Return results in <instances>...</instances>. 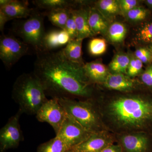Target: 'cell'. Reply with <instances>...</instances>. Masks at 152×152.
<instances>
[{"mask_svg": "<svg viewBox=\"0 0 152 152\" xmlns=\"http://www.w3.org/2000/svg\"><path fill=\"white\" fill-rule=\"evenodd\" d=\"M84 64L70 61L61 50L43 52L37 54L33 73L41 82L46 94L52 98H90L94 88Z\"/></svg>", "mask_w": 152, "mask_h": 152, "instance_id": "obj_1", "label": "cell"}, {"mask_svg": "<svg viewBox=\"0 0 152 152\" xmlns=\"http://www.w3.org/2000/svg\"><path fill=\"white\" fill-rule=\"evenodd\" d=\"M106 111L113 124L124 130L143 129L152 123V100L141 96L114 98Z\"/></svg>", "mask_w": 152, "mask_h": 152, "instance_id": "obj_2", "label": "cell"}, {"mask_svg": "<svg viewBox=\"0 0 152 152\" xmlns=\"http://www.w3.org/2000/svg\"><path fill=\"white\" fill-rule=\"evenodd\" d=\"M41 82L34 73L18 77L12 90V97L23 113L36 115L48 99Z\"/></svg>", "mask_w": 152, "mask_h": 152, "instance_id": "obj_3", "label": "cell"}, {"mask_svg": "<svg viewBox=\"0 0 152 152\" xmlns=\"http://www.w3.org/2000/svg\"><path fill=\"white\" fill-rule=\"evenodd\" d=\"M67 114L91 133L104 131L100 118L94 104L89 101H76L72 98L58 99Z\"/></svg>", "mask_w": 152, "mask_h": 152, "instance_id": "obj_4", "label": "cell"}, {"mask_svg": "<svg viewBox=\"0 0 152 152\" xmlns=\"http://www.w3.org/2000/svg\"><path fill=\"white\" fill-rule=\"evenodd\" d=\"M15 32L22 41L34 49L37 54L42 53L43 41L46 33L43 15L33 13L17 26Z\"/></svg>", "mask_w": 152, "mask_h": 152, "instance_id": "obj_5", "label": "cell"}, {"mask_svg": "<svg viewBox=\"0 0 152 152\" xmlns=\"http://www.w3.org/2000/svg\"><path fill=\"white\" fill-rule=\"evenodd\" d=\"M30 47L23 41L10 35H3L0 38V58L4 65L10 68L28 53Z\"/></svg>", "mask_w": 152, "mask_h": 152, "instance_id": "obj_6", "label": "cell"}, {"mask_svg": "<svg viewBox=\"0 0 152 152\" xmlns=\"http://www.w3.org/2000/svg\"><path fill=\"white\" fill-rule=\"evenodd\" d=\"M39 121L48 123L58 134L67 114L56 98L48 99L36 114Z\"/></svg>", "mask_w": 152, "mask_h": 152, "instance_id": "obj_7", "label": "cell"}, {"mask_svg": "<svg viewBox=\"0 0 152 152\" xmlns=\"http://www.w3.org/2000/svg\"><path fill=\"white\" fill-rule=\"evenodd\" d=\"M92 134L67 115L56 136L64 142L69 150L86 140Z\"/></svg>", "mask_w": 152, "mask_h": 152, "instance_id": "obj_8", "label": "cell"}, {"mask_svg": "<svg viewBox=\"0 0 152 152\" xmlns=\"http://www.w3.org/2000/svg\"><path fill=\"white\" fill-rule=\"evenodd\" d=\"M20 110L16 115L11 117L8 121L0 131V151L4 152L10 149L18 146L23 137L19 123Z\"/></svg>", "mask_w": 152, "mask_h": 152, "instance_id": "obj_9", "label": "cell"}, {"mask_svg": "<svg viewBox=\"0 0 152 152\" xmlns=\"http://www.w3.org/2000/svg\"><path fill=\"white\" fill-rule=\"evenodd\" d=\"M113 139L104 131L93 133L81 143L73 147L71 152H101L106 147L113 144Z\"/></svg>", "mask_w": 152, "mask_h": 152, "instance_id": "obj_10", "label": "cell"}, {"mask_svg": "<svg viewBox=\"0 0 152 152\" xmlns=\"http://www.w3.org/2000/svg\"><path fill=\"white\" fill-rule=\"evenodd\" d=\"M119 145L124 152H151V143L146 134L136 132L123 135L119 139Z\"/></svg>", "mask_w": 152, "mask_h": 152, "instance_id": "obj_11", "label": "cell"}, {"mask_svg": "<svg viewBox=\"0 0 152 152\" xmlns=\"http://www.w3.org/2000/svg\"><path fill=\"white\" fill-rule=\"evenodd\" d=\"M91 7H82L79 9L72 8L71 12L73 15L77 31V38L83 40L95 36L90 28L89 15Z\"/></svg>", "mask_w": 152, "mask_h": 152, "instance_id": "obj_12", "label": "cell"}, {"mask_svg": "<svg viewBox=\"0 0 152 152\" xmlns=\"http://www.w3.org/2000/svg\"><path fill=\"white\" fill-rule=\"evenodd\" d=\"M8 20L15 19L26 18L33 13V10L28 7L27 1L12 0L5 6L0 7Z\"/></svg>", "mask_w": 152, "mask_h": 152, "instance_id": "obj_13", "label": "cell"}, {"mask_svg": "<svg viewBox=\"0 0 152 152\" xmlns=\"http://www.w3.org/2000/svg\"><path fill=\"white\" fill-rule=\"evenodd\" d=\"M70 40L69 36L64 30H51L46 32L44 37L43 52H52L66 46Z\"/></svg>", "mask_w": 152, "mask_h": 152, "instance_id": "obj_14", "label": "cell"}, {"mask_svg": "<svg viewBox=\"0 0 152 152\" xmlns=\"http://www.w3.org/2000/svg\"><path fill=\"white\" fill-rule=\"evenodd\" d=\"M103 84L109 89L121 92L130 91L135 86L134 80L127 75L115 73H110Z\"/></svg>", "mask_w": 152, "mask_h": 152, "instance_id": "obj_15", "label": "cell"}, {"mask_svg": "<svg viewBox=\"0 0 152 152\" xmlns=\"http://www.w3.org/2000/svg\"><path fill=\"white\" fill-rule=\"evenodd\" d=\"M84 67L87 77L93 84H103L110 73L108 69L99 61L87 63Z\"/></svg>", "mask_w": 152, "mask_h": 152, "instance_id": "obj_16", "label": "cell"}, {"mask_svg": "<svg viewBox=\"0 0 152 152\" xmlns=\"http://www.w3.org/2000/svg\"><path fill=\"white\" fill-rule=\"evenodd\" d=\"M89 24L95 35L106 36L110 25L109 21L95 7H90Z\"/></svg>", "mask_w": 152, "mask_h": 152, "instance_id": "obj_17", "label": "cell"}, {"mask_svg": "<svg viewBox=\"0 0 152 152\" xmlns=\"http://www.w3.org/2000/svg\"><path fill=\"white\" fill-rule=\"evenodd\" d=\"M83 40L78 39L70 40L65 47L61 50L66 58L74 62L84 64L82 55Z\"/></svg>", "mask_w": 152, "mask_h": 152, "instance_id": "obj_18", "label": "cell"}, {"mask_svg": "<svg viewBox=\"0 0 152 152\" xmlns=\"http://www.w3.org/2000/svg\"><path fill=\"white\" fill-rule=\"evenodd\" d=\"M95 7L109 21L113 18L121 14L118 1L99 0L95 4Z\"/></svg>", "mask_w": 152, "mask_h": 152, "instance_id": "obj_19", "label": "cell"}, {"mask_svg": "<svg viewBox=\"0 0 152 152\" xmlns=\"http://www.w3.org/2000/svg\"><path fill=\"white\" fill-rule=\"evenodd\" d=\"M72 9H61L47 11L44 15L48 17L50 21L57 27L64 30Z\"/></svg>", "mask_w": 152, "mask_h": 152, "instance_id": "obj_20", "label": "cell"}, {"mask_svg": "<svg viewBox=\"0 0 152 152\" xmlns=\"http://www.w3.org/2000/svg\"><path fill=\"white\" fill-rule=\"evenodd\" d=\"M35 5L47 11L61 9L74 8L77 1L67 0H35L33 1Z\"/></svg>", "mask_w": 152, "mask_h": 152, "instance_id": "obj_21", "label": "cell"}, {"mask_svg": "<svg viewBox=\"0 0 152 152\" xmlns=\"http://www.w3.org/2000/svg\"><path fill=\"white\" fill-rule=\"evenodd\" d=\"M127 32V28L124 24L115 22L110 24L106 36L111 42L120 44L125 39Z\"/></svg>", "mask_w": 152, "mask_h": 152, "instance_id": "obj_22", "label": "cell"}, {"mask_svg": "<svg viewBox=\"0 0 152 152\" xmlns=\"http://www.w3.org/2000/svg\"><path fill=\"white\" fill-rule=\"evenodd\" d=\"M130 61V56L127 54L119 53L115 56L109 64V69L113 73L127 75V69Z\"/></svg>", "mask_w": 152, "mask_h": 152, "instance_id": "obj_23", "label": "cell"}, {"mask_svg": "<svg viewBox=\"0 0 152 152\" xmlns=\"http://www.w3.org/2000/svg\"><path fill=\"white\" fill-rule=\"evenodd\" d=\"M69 151L64 142L56 136L38 147L37 152H67Z\"/></svg>", "mask_w": 152, "mask_h": 152, "instance_id": "obj_24", "label": "cell"}, {"mask_svg": "<svg viewBox=\"0 0 152 152\" xmlns=\"http://www.w3.org/2000/svg\"><path fill=\"white\" fill-rule=\"evenodd\" d=\"M136 40L141 44L152 43V21L143 23L138 28L135 35Z\"/></svg>", "mask_w": 152, "mask_h": 152, "instance_id": "obj_25", "label": "cell"}, {"mask_svg": "<svg viewBox=\"0 0 152 152\" xmlns=\"http://www.w3.org/2000/svg\"><path fill=\"white\" fill-rule=\"evenodd\" d=\"M88 49L89 53L92 56H101L107 50V42L104 39L102 38H94L90 40Z\"/></svg>", "mask_w": 152, "mask_h": 152, "instance_id": "obj_26", "label": "cell"}, {"mask_svg": "<svg viewBox=\"0 0 152 152\" xmlns=\"http://www.w3.org/2000/svg\"><path fill=\"white\" fill-rule=\"evenodd\" d=\"M147 9L139 6L128 12L124 15L126 19L131 22H140L144 20L148 15Z\"/></svg>", "mask_w": 152, "mask_h": 152, "instance_id": "obj_27", "label": "cell"}, {"mask_svg": "<svg viewBox=\"0 0 152 152\" xmlns=\"http://www.w3.org/2000/svg\"><path fill=\"white\" fill-rule=\"evenodd\" d=\"M143 63L134 56H130V61L127 69V75L134 77L142 73Z\"/></svg>", "mask_w": 152, "mask_h": 152, "instance_id": "obj_28", "label": "cell"}, {"mask_svg": "<svg viewBox=\"0 0 152 152\" xmlns=\"http://www.w3.org/2000/svg\"><path fill=\"white\" fill-rule=\"evenodd\" d=\"M135 56L143 64L150 65L152 64V54L148 47H140L136 50Z\"/></svg>", "mask_w": 152, "mask_h": 152, "instance_id": "obj_29", "label": "cell"}, {"mask_svg": "<svg viewBox=\"0 0 152 152\" xmlns=\"http://www.w3.org/2000/svg\"><path fill=\"white\" fill-rule=\"evenodd\" d=\"M64 30L69 36L71 40L75 39L77 38V26L74 19L73 15L71 12V10L69 17L66 23Z\"/></svg>", "mask_w": 152, "mask_h": 152, "instance_id": "obj_30", "label": "cell"}, {"mask_svg": "<svg viewBox=\"0 0 152 152\" xmlns=\"http://www.w3.org/2000/svg\"><path fill=\"white\" fill-rule=\"evenodd\" d=\"M118 2L121 13L124 15L129 11L140 6V2L137 0H119Z\"/></svg>", "mask_w": 152, "mask_h": 152, "instance_id": "obj_31", "label": "cell"}, {"mask_svg": "<svg viewBox=\"0 0 152 152\" xmlns=\"http://www.w3.org/2000/svg\"><path fill=\"white\" fill-rule=\"evenodd\" d=\"M141 80L144 85L152 88V64L149 65L141 75Z\"/></svg>", "mask_w": 152, "mask_h": 152, "instance_id": "obj_32", "label": "cell"}, {"mask_svg": "<svg viewBox=\"0 0 152 152\" xmlns=\"http://www.w3.org/2000/svg\"><path fill=\"white\" fill-rule=\"evenodd\" d=\"M101 152H124L122 148L119 144L114 145V144L110 145L106 147Z\"/></svg>", "mask_w": 152, "mask_h": 152, "instance_id": "obj_33", "label": "cell"}, {"mask_svg": "<svg viewBox=\"0 0 152 152\" xmlns=\"http://www.w3.org/2000/svg\"><path fill=\"white\" fill-rule=\"evenodd\" d=\"M8 21L5 15L2 12L0 11V30L1 31H3L4 28L6 23Z\"/></svg>", "mask_w": 152, "mask_h": 152, "instance_id": "obj_34", "label": "cell"}, {"mask_svg": "<svg viewBox=\"0 0 152 152\" xmlns=\"http://www.w3.org/2000/svg\"><path fill=\"white\" fill-rule=\"evenodd\" d=\"M12 0H1L0 1V7L8 4Z\"/></svg>", "mask_w": 152, "mask_h": 152, "instance_id": "obj_35", "label": "cell"}, {"mask_svg": "<svg viewBox=\"0 0 152 152\" xmlns=\"http://www.w3.org/2000/svg\"><path fill=\"white\" fill-rule=\"evenodd\" d=\"M145 3L148 7L152 8V0H147L145 1Z\"/></svg>", "mask_w": 152, "mask_h": 152, "instance_id": "obj_36", "label": "cell"}, {"mask_svg": "<svg viewBox=\"0 0 152 152\" xmlns=\"http://www.w3.org/2000/svg\"><path fill=\"white\" fill-rule=\"evenodd\" d=\"M147 47H148V48L151 51V53L152 54V43L148 45Z\"/></svg>", "mask_w": 152, "mask_h": 152, "instance_id": "obj_37", "label": "cell"}, {"mask_svg": "<svg viewBox=\"0 0 152 152\" xmlns=\"http://www.w3.org/2000/svg\"><path fill=\"white\" fill-rule=\"evenodd\" d=\"M67 152H71V151H69H69H67Z\"/></svg>", "mask_w": 152, "mask_h": 152, "instance_id": "obj_38", "label": "cell"}, {"mask_svg": "<svg viewBox=\"0 0 152 152\" xmlns=\"http://www.w3.org/2000/svg\"><path fill=\"white\" fill-rule=\"evenodd\" d=\"M151 152H152V151Z\"/></svg>", "mask_w": 152, "mask_h": 152, "instance_id": "obj_39", "label": "cell"}]
</instances>
